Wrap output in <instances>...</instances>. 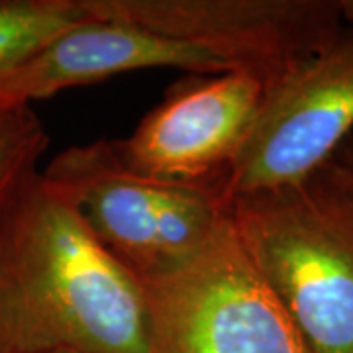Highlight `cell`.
I'll list each match as a JSON object with an SVG mask.
<instances>
[{
    "label": "cell",
    "mask_w": 353,
    "mask_h": 353,
    "mask_svg": "<svg viewBox=\"0 0 353 353\" xmlns=\"http://www.w3.org/2000/svg\"><path fill=\"white\" fill-rule=\"evenodd\" d=\"M150 353L143 285L34 173L0 212V353Z\"/></svg>",
    "instance_id": "1"
},
{
    "label": "cell",
    "mask_w": 353,
    "mask_h": 353,
    "mask_svg": "<svg viewBox=\"0 0 353 353\" xmlns=\"http://www.w3.org/2000/svg\"><path fill=\"white\" fill-rule=\"evenodd\" d=\"M241 250L312 353H353V171L332 157L303 179L230 201Z\"/></svg>",
    "instance_id": "2"
},
{
    "label": "cell",
    "mask_w": 353,
    "mask_h": 353,
    "mask_svg": "<svg viewBox=\"0 0 353 353\" xmlns=\"http://www.w3.org/2000/svg\"><path fill=\"white\" fill-rule=\"evenodd\" d=\"M41 176L73 204L92 238L139 283L187 261L230 212L224 187L139 175L122 163L112 139L65 148Z\"/></svg>",
    "instance_id": "3"
},
{
    "label": "cell",
    "mask_w": 353,
    "mask_h": 353,
    "mask_svg": "<svg viewBox=\"0 0 353 353\" xmlns=\"http://www.w3.org/2000/svg\"><path fill=\"white\" fill-rule=\"evenodd\" d=\"M141 285L150 353H312L241 250L230 212L194 255Z\"/></svg>",
    "instance_id": "4"
},
{
    "label": "cell",
    "mask_w": 353,
    "mask_h": 353,
    "mask_svg": "<svg viewBox=\"0 0 353 353\" xmlns=\"http://www.w3.org/2000/svg\"><path fill=\"white\" fill-rule=\"evenodd\" d=\"M85 12L201 48L265 88L338 38V0H81Z\"/></svg>",
    "instance_id": "5"
},
{
    "label": "cell",
    "mask_w": 353,
    "mask_h": 353,
    "mask_svg": "<svg viewBox=\"0 0 353 353\" xmlns=\"http://www.w3.org/2000/svg\"><path fill=\"white\" fill-rule=\"evenodd\" d=\"M353 132V30L265 88L226 179L228 201L289 185L328 163Z\"/></svg>",
    "instance_id": "6"
},
{
    "label": "cell",
    "mask_w": 353,
    "mask_h": 353,
    "mask_svg": "<svg viewBox=\"0 0 353 353\" xmlns=\"http://www.w3.org/2000/svg\"><path fill=\"white\" fill-rule=\"evenodd\" d=\"M265 87L243 73L190 75L167 90L134 132L112 145L139 175L176 185H220L252 128Z\"/></svg>",
    "instance_id": "7"
},
{
    "label": "cell",
    "mask_w": 353,
    "mask_h": 353,
    "mask_svg": "<svg viewBox=\"0 0 353 353\" xmlns=\"http://www.w3.org/2000/svg\"><path fill=\"white\" fill-rule=\"evenodd\" d=\"M175 67L190 75L232 69L208 51L116 20L88 18L51 39L0 83V106L43 101L67 88L94 85L132 71Z\"/></svg>",
    "instance_id": "8"
},
{
    "label": "cell",
    "mask_w": 353,
    "mask_h": 353,
    "mask_svg": "<svg viewBox=\"0 0 353 353\" xmlns=\"http://www.w3.org/2000/svg\"><path fill=\"white\" fill-rule=\"evenodd\" d=\"M90 16L81 0H0V83Z\"/></svg>",
    "instance_id": "9"
},
{
    "label": "cell",
    "mask_w": 353,
    "mask_h": 353,
    "mask_svg": "<svg viewBox=\"0 0 353 353\" xmlns=\"http://www.w3.org/2000/svg\"><path fill=\"white\" fill-rule=\"evenodd\" d=\"M50 143L48 130L30 104L0 106V212L34 173Z\"/></svg>",
    "instance_id": "10"
},
{
    "label": "cell",
    "mask_w": 353,
    "mask_h": 353,
    "mask_svg": "<svg viewBox=\"0 0 353 353\" xmlns=\"http://www.w3.org/2000/svg\"><path fill=\"white\" fill-rule=\"evenodd\" d=\"M338 161H341V163L345 165L347 169H352L353 171V132L347 136V139L341 143V148L336 152V155H334Z\"/></svg>",
    "instance_id": "11"
},
{
    "label": "cell",
    "mask_w": 353,
    "mask_h": 353,
    "mask_svg": "<svg viewBox=\"0 0 353 353\" xmlns=\"http://www.w3.org/2000/svg\"><path fill=\"white\" fill-rule=\"evenodd\" d=\"M341 24L353 30V0H338Z\"/></svg>",
    "instance_id": "12"
},
{
    "label": "cell",
    "mask_w": 353,
    "mask_h": 353,
    "mask_svg": "<svg viewBox=\"0 0 353 353\" xmlns=\"http://www.w3.org/2000/svg\"><path fill=\"white\" fill-rule=\"evenodd\" d=\"M55 353H71V352H55Z\"/></svg>",
    "instance_id": "13"
}]
</instances>
